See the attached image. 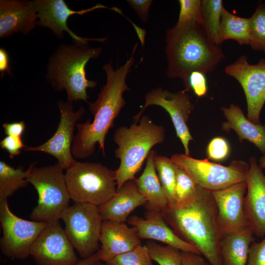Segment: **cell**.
<instances>
[{
	"label": "cell",
	"instance_id": "obj_16",
	"mask_svg": "<svg viewBox=\"0 0 265 265\" xmlns=\"http://www.w3.org/2000/svg\"><path fill=\"white\" fill-rule=\"evenodd\" d=\"M37 20L36 26L47 27L51 29L55 36L62 39L66 31L70 35L75 43L88 45L90 41L104 42L107 39L87 38L80 37L72 31L67 24V19L72 15H83L95 9L106 8L98 4L87 9L75 11L70 8L64 0H34Z\"/></svg>",
	"mask_w": 265,
	"mask_h": 265
},
{
	"label": "cell",
	"instance_id": "obj_2",
	"mask_svg": "<svg viewBox=\"0 0 265 265\" xmlns=\"http://www.w3.org/2000/svg\"><path fill=\"white\" fill-rule=\"evenodd\" d=\"M162 214L175 233L196 248L211 265H224L220 247L222 237L210 191L197 185L192 197L168 207Z\"/></svg>",
	"mask_w": 265,
	"mask_h": 265
},
{
	"label": "cell",
	"instance_id": "obj_1",
	"mask_svg": "<svg viewBox=\"0 0 265 265\" xmlns=\"http://www.w3.org/2000/svg\"><path fill=\"white\" fill-rule=\"evenodd\" d=\"M136 48L137 46H134L125 63L116 70L111 61L103 65L106 81L101 89L96 100L88 103L89 110L94 116L92 123L88 119L84 123L76 124L77 133L74 136L71 148L74 158L90 157L94 153L97 143L105 156L106 135L113 127L115 119L126 105L123 94L124 91L130 90L126 79L134 63L133 55Z\"/></svg>",
	"mask_w": 265,
	"mask_h": 265
},
{
	"label": "cell",
	"instance_id": "obj_32",
	"mask_svg": "<svg viewBox=\"0 0 265 265\" xmlns=\"http://www.w3.org/2000/svg\"><path fill=\"white\" fill-rule=\"evenodd\" d=\"M197 187V185L191 177L183 169L178 166L175 190L176 204L184 203L192 197Z\"/></svg>",
	"mask_w": 265,
	"mask_h": 265
},
{
	"label": "cell",
	"instance_id": "obj_26",
	"mask_svg": "<svg viewBox=\"0 0 265 265\" xmlns=\"http://www.w3.org/2000/svg\"><path fill=\"white\" fill-rule=\"evenodd\" d=\"M30 169V164L25 171L22 166L15 168L4 161H0V201L7 200L17 190L28 185L26 179Z\"/></svg>",
	"mask_w": 265,
	"mask_h": 265
},
{
	"label": "cell",
	"instance_id": "obj_31",
	"mask_svg": "<svg viewBox=\"0 0 265 265\" xmlns=\"http://www.w3.org/2000/svg\"><path fill=\"white\" fill-rule=\"evenodd\" d=\"M106 265H154L146 246L141 244L106 263Z\"/></svg>",
	"mask_w": 265,
	"mask_h": 265
},
{
	"label": "cell",
	"instance_id": "obj_11",
	"mask_svg": "<svg viewBox=\"0 0 265 265\" xmlns=\"http://www.w3.org/2000/svg\"><path fill=\"white\" fill-rule=\"evenodd\" d=\"M57 106L60 112V121L54 134L44 143L35 147L26 146V152L37 151L50 154L57 160V163L66 170L76 161L72 154L75 127L85 113L80 106L74 111L73 103L59 100Z\"/></svg>",
	"mask_w": 265,
	"mask_h": 265
},
{
	"label": "cell",
	"instance_id": "obj_38",
	"mask_svg": "<svg viewBox=\"0 0 265 265\" xmlns=\"http://www.w3.org/2000/svg\"><path fill=\"white\" fill-rule=\"evenodd\" d=\"M127 1L142 21L146 23L148 19L149 8L153 0H128Z\"/></svg>",
	"mask_w": 265,
	"mask_h": 265
},
{
	"label": "cell",
	"instance_id": "obj_5",
	"mask_svg": "<svg viewBox=\"0 0 265 265\" xmlns=\"http://www.w3.org/2000/svg\"><path fill=\"white\" fill-rule=\"evenodd\" d=\"M165 137L164 127L155 124L146 115L141 117L138 123L134 122L130 127L122 126L115 131L113 140L118 146L115 156L120 161L115 170L117 190L126 182L136 179L135 174L141 168L152 147L162 143Z\"/></svg>",
	"mask_w": 265,
	"mask_h": 265
},
{
	"label": "cell",
	"instance_id": "obj_13",
	"mask_svg": "<svg viewBox=\"0 0 265 265\" xmlns=\"http://www.w3.org/2000/svg\"><path fill=\"white\" fill-rule=\"evenodd\" d=\"M186 92L185 90L172 92L161 87L152 89L145 95V103L141 110L133 119L134 122L138 123L143 112L149 106L156 105L162 107L170 115L177 136L184 147L185 154L189 156V143L193 139L187 122L194 106Z\"/></svg>",
	"mask_w": 265,
	"mask_h": 265
},
{
	"label": "cell",
	"instance_id": "obj_3",
	"mask_svg": "<svg viewBox=\"0 0 265 265\" xmlns=\"http://www.w3.org/2000/svg\"><path fill=\"white\" fill-rule=\"evenodd\" d=\"M167 76L183 82L193 71H213L225 57L219 45L209 39L203 26L194 22L177 23L166 30Z\"/></svg>",
	"mask_w": 265,
	"mask_h": 265
},
{
	"label": "cell",
	"instance_id": "obj_28",
	"mask_svg": "<svg viewBox=\"0 0 265 265\" xmlns=\"http://www.w3.org/2000/svg\"><path fill=\"white\" fill-rule=\"evenodd\" d=\"M223 7L222 0H202L203 27L210 40L218 45H220L219 34Z\"/></svg>",
	"mask_w": 265,
	"mask_h": 265
},
{
	"label": "cell",
	"instance_id": "obj_39",
	"mask_svg": "<svg viewBox=\"0 0 265 265\" xmlns=\"http://www.w3.org/2000/svg\"><path fill=\"white\" fill-rule=\"evenodd\" d=\"M7 136L21 137L26 126L24 121L13 123H5L2 125Z\"/></svg>",
	"mask_w": 265,
	"mask_h": 265
},
{
	"label": "cell",
	"instance_id": "obj_27",
	"mask_svg": "<svg viewBox=\"0 0 265 265\" xmlns=\"http://www.w3.org/2000/svg\"><path fill=\"white\" fill-rule=\"evenodd\" d=\"M154 165L160 183L167 196L169 207L176 204L175 186L178 166L170 159L158 155L154 156Z\"/></svg>",
	"mask_w": 265,
	"mask_h": 265
},
{
	"label": "cell",
	"instance_id": "obj_14",
	"mask_svg": "<svg viewBox=\"0 0 265 265\" xmlns=\"http://www.w3.org/2000/svg\"><path fill=\"white\" fill-rule=\"evenodd\" d=\"M30 254L37 265H76L79 261L59 221L50 224L40 234Z\"/></svg>",
	"mask_w": 265,
	"mask_h": 265
},
{
	"label": "cell",
	"instance_id": "obj_24",
	"mask_svg": "<svg viewBox=\"0 0 265 265\" xmlns=\"http://www.w3.org/2000/svg\"><path fill=\"white\" fill-rule=\"evenodd\" d=\"M254 233L249 226L223 237L221 253L224 265H246Z\"/></svg>",
	"mask_w": 265,
	"mask_h": 265
},
{
	"label": "cell",
	"instance_id": "obj_7",
	"mask_svg": "<svg viewBox=\"0 0 265 265\" xmlns=\"http://www.w3.org/2000/svg\"><path fill=\"white\" fill-rule=\"evenodd\" d=\"M64 174L67 187L75 203L101 206L117 192L115 171L100 163L76 161Z\"/></svg>",
	"mask_w": 265,
	"mask_h": 265
},
{
	"label": "cell",
	"instance_id": "obj_12",
	"mask_svg": "<svg viewBox=\"0 0 265 265\" xmlns=\"http://www.w3.org/2000/svg\"><path fill=\"white\" fill-rule=\"evenodd\" d=\"M225 73L237 80L241 86L246 100L247 118L261 124L260 116L265 104V59L250 64L247 56H240L234 63L226 66Z\"/></svg>",
	"mask_w": 265,
	"mask_h": 265
},
{
	"label": "cell",
	"instance_id": "obj_25",
	"mask_svg": "<svg viewBox=\"0 0 265 265\" xmlns=\"http://www.w3.org/2000/svg\"><path fill=\"white\" fill-rule=\"evenodd\" d=\"M250 19L233 14L224 7L219 28L220 45L229 39L236 41L240 45H249L250 40Z\"/></svg>",
	"mask_w": 265,
	"mask_h": 265
},
{
	"label": "cell",
	"instance_id": "obj_15",
	"mask_svg": "<svg viewBox=\"0 0 265 265\" xmlns=\"http://www.w3.org/2000/svg\"><path fill=\"white\" fill-rule=\"evenodd\" d=\"M246 182L211 191L216 205L217 221L222 238L249 226L244 199Z\"/></svg>",
	"mask_w": 265,
	"mask_h": 265
},
{
	"label": "cell",
	"instance_id": "obj_30",
	"mask_svg": "<svg viewBox=\"0 0 265 265\" xmlns=\"http://www.w3.org/2000/svg\"><path fill=\"white\" fill-rule=\"evenodd\" d=\"M145 245L152 261L159 265H183L182 252L180 250L150 240L147 241Z\"/></svg>",
	"mask_w": 265,
	"mask_h": 265
},
{
	"label": "cell",
	"instance_id": "obj_21",
	"mask_svg": "<svg viewBox=\"0 0 265 265\" xmlns=\"http://www.w3.org/2000/svg\"><path fill=\"white\" fill-rule=\"evenodd\" d=\"M146 204L135 181L132 180L125 183L108 201L98 207L103 220L125 222L134 210Z\"/></svg>",
	"mask_w": 265,
	"mask_h": 265
},
{
	"label": "cell",
	"instance_id": "obj_40",
	"mask_svg": "<svg viewBox=\"0 0 265 265\" xmlns=\"http://www.w3.org/2000/svg\"><path fill=\"white\" fill-rule=\"evenodd\" d=\"M181 252L183 265H210L201 255L189 252Z\"/></svg>",
	"mask_w": 265,
	"mask_h": 265
},
{
	"label": "cell",
	"instance_id": "obj_36",
	"mask_svg": "<svg viewBox=\"0 0 265 265\" xmlns=\"http://www.w3.org/2000/svg\"><path fill=\"white\" fill-rule=\"evenodd\" d=\"M246 265H265V238L251 244Z\"/></svg>",
	"mask_w": 265,
	"mask_h": 265
},
{
	"label": "cell",
	"instance_id": "obj_35",
	"mask_svg": "<svg viewBox=\"0 0 265 265\" xmlns=\"http://www.w3.org/2000/svg\"><path fill=\"white\" fill-rule=\"evenodd\" d=\"M207 153L209 159L217 161L225 160L230 153V146L227 141L221 137H216L209 142Z\"/></svg>",
	"mask_w": 265,
	"mask_h": 265
},
{
	"label": "cell",
	"instance_id": "obj_42",
	"mask_svg": "<svg viewBox=\"0 0 265 265\" xmlns=\"http://www.w3.org/2000/svg\"><path fill=\"white\" fill-rule=\"evenodd\" d=\"M76 265H103V264L96 252L89 258L79 260Z\"/></svg>",
	"mask_w": 265,
	"mask_h": 265
},
{
	"label": "cell",
	"instance_id": "obj_4",
	"mask_svg": "<svg viewBox=\"0 0 265 265\" xmlns=\"http://www.w3.org/2000/svg\"><path fill=\"white\" fill-rule=\"evenodd\" d=\"M102 50L76 43L60 45L49 59L47 81L56 91L65 90L67 101L87 102V88H95L98 82L86 79L85 66L90 59L100 55Z\"/></svg>",
	"mask_w": 265,
	"mask_h": 265
},
{
	"label": "cell",
	"instance_id": "obj_33",
	"mask_svg": "<svg viewBox=\"0 0 265 265\" xmlns=\"http://www.w3.org/2000/svg\"><path fill=\"white\" fill-rule=\"evenodd\" d=\"M180 9L177 23L194 22L203 26L202 0H179Z\"/></svg>",
	"mask_w": 265,
	"mask_h": 265
},
{
	"label": "cell",
	"instance_id": "obj_29",
	"mask_svg": "<svg viewBox=\"0 0 265 265\" xmlns=\"http://www.w3.org/2000/svg\"><path fill=\"white\" fill-rule=\"evenodd\" d=\"M250 19L249 45L255 51L265 53V4L260 2Z\"/></svg>",
	"mask_w": 265,
	"mask_h": 265
},
{
	"label": "cell",
	"instance_id": "obj_41",
	"mask_svg": "<svg viewBox=\"0 0 265 265\" xmlns=\"http://www.w3.org/2000/svg\"><path fill=\"white\" fill-rule=\"evenodd\" d=\"M0 71L1 74L6 72L9 74L11 71L9 67V60L8 53L3 48L0 49Z\"/></svg>",
	"mask_w": 265,
	"mask_h": 265
},
{
	"label": "cell",
	"instance_id": "obj_18",
	"mask_svg": "<svg viewBox=\"0 0 265 265\" xmlns=\"http://www.w3.org/2000/svg\"><path fill=\"white\" fill-rule=\"evenodd\" d=\"M99 241L102 245L97 253L100 260L105 263L141 244L135 228L111 220H103Z\"/></svg>",
	"mask_w": 265,
	"mask_h": 265
},
{
	"label": "cell",
	"instance_id": "obj_23",
	"mask_svg": "<svg viewBox=\"0 0 265 265\" xmlns=\"http://www.w3.org/2000/svg\"><path fill=\"white\" fill-rule=\"evenodd\" d=\"M156 153L155 151H151L147 158L143 172L135 181L139 192L146 200L144 206L147 211L162 213L169 205L167 196L155 167L154 156Z\"/></svg>",
	"mask_w": 265,
	"mask_h": 265
},
{
	"label": "cell",
	"instance_id": "obj_6",
	"mask_svg": "<svg viewBox=\"0 0 265 265\" xmlns=\"http://www.w3.org/2000/svg\"><path fill=\"white\" fill-rule=\"evenodd\" d=\"M30 164L27 181L32 185L38 195L37 204L30 218L49 224L59 221L63 212L68 207L71 199L63 173L58 163L40 167Z\"/></svg>",
	"mask_w": 265,
	"mask_h": 265
},
{
	"label": "cell",
	"instance_id": "obj_17",
	"mask_svg": "<svg viewBox=\"0 0 265 265\" xmlns=\"http://www.w3.org/2000/svg\"><path fill=\"white\" fill-rule=\"evenodd\" d=\"M247 194L244 197V206L249 226L254 235L265 237V175L251 157L246 180Z\"/></svg>",
	"mask_w": 265,
	"mask_h": 265
},
{
	"label": "cell",
	"instance_id": "obj_37",
	"mask_svg": "<svg viewBox=\"0 0 265 265\" xmlns=\"http://www.w3.org/2000/svg\"><path fill=\"white\" fill-rule=\"evenodd\" d=\"M0 148L6 150L9 153L10 159H13L15 156L19 155L21 150L24 149V145L21 137L14 136H6L0 142Z\"/></svg>",
	"mask_w": 265,
	"mask_h": 265
},
{
	"label": "cell",
	"instance_id": "obj_20",
	"mask_svg": "<svg viewBox=\"0 0 265 265\" xmlns=\"http://www.w3.org/2000/svg\"><path fill=\"white\" fill-rule=\"evenodd\" d=\"M37 11L34 0H0V38L15 33L26 35L36 26Z\"/></svg>",
	"mask_w": 265,
	"mask_h": 265
},
{
	"label": "cell",
	"instance_id": "obj_10",
	"mask_svg": "<svg viewBox=\"0 0 265 265\" xmlns=\"http://www.w3.org/2000/svg\"><path fill=\"white\" fill-rule=\"evenodd\" d=\"M0 221L2 237L0 239L1 252L13 259L24 260L40 234L49 223L21 218L10 211L7 200L0 201Z\"/></svg>",
	"mask_w": 265,
	"mask_h": 265
},
{
	"label": "cell",
	"instance_id": "obj_9",
	"mask_svg": "<svg viewBox=\"0 0 265 265\" xmlns=\"http://www.w3.org/2000/svg\"><path fill=\"white\" fill-rule=\"evenodd\" d=\"M65 233L82 259L89 258L99 250L103 223L98 207L87 203H75L62 213Z\"/></svg>",
	"mask_w": 265,
	"mask_h": 265
},
{
	"label": "cell",
	"instance_id": "obj_19",
	"mask_svg": "<svg viewBox=\"0 0 265 265\" xmlns=\"http://www.w3.org/2000/svg\"><path fill=\"white\" fill-rule=\"evenodd\" d=\"M127 221L136 229L140 239L159 241L181 251L201 255L196 248L175 233L166 222L161 212L147 211L145 218L133 216Z\"/></svg>",
	"mask_w": 265,
	"mask_h": 265
},
{
	"label": "cell",
	"instance_id": "obj_34",
	"mask_svg": "<svg viewBox=\"0 0 265 265\" xmlns=\"http://www.w3.org/2000/svg\"><path fill=\"white\" fill-rule=\"evenodd\" d=\"M186 91L191 90L198 97L206 95L208 84L206 74L200 71H193L183 82Z\"/></svg>",
	"mask_w": 265,
	"mask_h": 265
},
{
	"label": "cell",
	"instance_id": "obj_43",
	"mask_svg": "<svg viewBox=\"0 0 265 265\" xmlns=\"http://www.w3.org/2000/svg\"><path fill=\"white\" fill-rule=\"evenodd\" d=\"M259 166L262 168H265V154L261 157L259 160Z\"/></svg>",
	"mask_w": 265,
	"mask_h": 265
},
{
	"label": "cell",
	"instance_id": "obj_22",
	"mask_svg": "<svg viewBox=\"0 0 265 265\" xmlns=\"http://www.w3.org/2000/svg\"><path fill=\"white\" fill-rule=\"evenodd\" d=\"M221 109L227 120L222 124V130L227 132L233 130L240 142L244 140L250 141L265 155V125L256 124L250 121L238 105L232 104Z\"/></svg>",
	"mask_w": 265,
	"mask_h": 265
},
{
	"label": "cell",
	"instance_id": "obj_8",
	"mask_svg": "<svg viewBox=\"0 0 265 265\" xmlns=\"http://www.w3.org/2000/svg\"><path fill=\"white\" fill-rule=\"evenodd\" d=\"M170 159L183 169L197 185L210 191L246 181L249 164L242 160H233L229 166L198 159L183 154L173 155Z\"/></svg>",
	"mask_w": 265,
	"mask_h": 265
}]
</instances>
